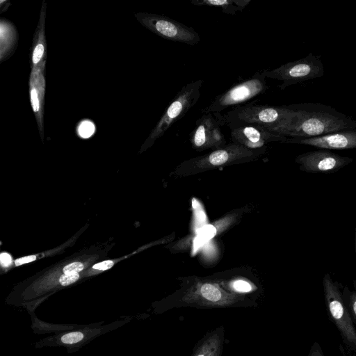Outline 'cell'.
Here are the masks:
<instances>
[{
    "instance_id": "19",
    "label": "cell",
    "mask_w": 356,
    "mask_h": 356,
    "mask_svg": "<svg viewBox=\"0 0 356 356\" xmlns=\"http://www.w3.org/2000/svg\"><path fill=\"white\" fill-rule=\"evenodd\" d=\"M220 342V339L218 334L212 335L204 341L195 356H217Z\"/></svg>"
},
{
    "instance_id": "1",
    "label": "cell",
    "mask_w": 356,
    "mask_h": 356,
    "mask_svg": "<svg viewBox=\"0 0 356 356\" xmlns=\"http://www.w3.org/2000/svg\"><path fill=\"white\" fill-rule=\"evenodd\" d=\"M296 112L291 123L278 134L307 138L356 129V121L330 106L319 103L289 105Z\"/></svg>"
},
{
    "instance_id": "20",
    "label": "cell",
    "mask_w": 356,
    "mask_h": 356,
    "mask_svg": "<svg viewBox=\"0 0 356 356\" xmlns=\"http://www.w3.org/2000/svg\"><path fill=\"white\" fill-rule=\"evenodd\" d=\"M342 297L353 322L356 325V288L353 291H350L347 287H345L342 293Z\"/></svg>"
},
{
    "instance_id": "16",
    "label": "cell",
    "mask_w": 356,
    "mask_h": 356,
    "mask_svg": "<svg viewBox=\"0 0 356 356\" xmlns=\"http://www.w3.org/2000/svg\"><path fill=\"white\" fill-rule=\"evenodd\" d=\"M18 33L12 22L0 20V63L11 57L17 47Z\"/></svg>"
},
{
    "instance_id": "8",
    "label": "cell",
    "mask_w": 356,
    "mask_h": 356,
    "mask_svg": "<svg viewBox=\"0 0 356 356\" xmlns=\"http://www.w3.org/2000/svg\"><path fill=\"white\" fill-rule=\"evenodd\" d=\"M134 16L143 26L168 40L193 46L200 38L192 27L175 21L167 16L147 13H138Z\"/></svg>"
},
{
    "instance_id": "22",
    "label": "cell",
    "mask_w": 356,
    "mask_h": 356,
    "mask_svg": "<svg viewBox=\"0 0 356 356\" xmlns=\"http://www.w3.org/2000/svg\"><path fill=\"white\" fill-rule=\"evenodd\" d=\"M83 269V265L81 262H73L65 266L63 270L64 274L72 275L76 274Z\"/></svg>"
},
{
    "instance_id": "4",
    "label": "cell",
    "mask_w": 356,
    "mask_h": 356,
    "mask_svg": "<svg viewBox=\"0 0 356 356\" xmlns=\"http://www.w3.org/2000/svg\"><path fill=\"white\" fill-rule=\"evenodd\" d=\"M203 82L202 79H199L188 83L181 88L151 131L145 144L152 145L196 104L200 97Z\"/></svg>"
},
{
    "instance_id": "6",
    "label": "cell",
    "mask_w": 356,
    "mask_h": 356,
    "mask_svg": "<svg viewBox=\"0 0 356 356\" xmlns=\"http://www.w3.org/2000/svg\"><path fill=\"white\" fill-rule=\"evenodd\" d=\"M268 89L266 77L261 72L241 81L216 96L211 103L202 109L203 113H220L229 107H236L264 94Z\"/></svg>"
},
{
    "instance_id": "3",
    "label": "cell",
    "mask_w": 356,
    "mask_h": 356,
    "mask_svg": "<svg viewBox=\"0 0 356 356\" xmlns=\"http://www.w3.org/2000/svg\"><path fill=\"white\" fill-rule=\"evenodd\" d=\"M323 287L330 319L339 332L344 344L356 351V327L345 305L338 283L326 273L323 279Z\"/></svg>"
},
{
    "instance_id": "27",
    "label": "cell",
    "mask_w": 356,
    "mask_h": 356,
    "mask_svg": "<svg viewBox=\"0 0 356 356\" xmlns=\"http://www.w3.org/2000/svg\"><path fill=\"white\" fill-rule=\"evenodd\" d=\"M0 261L2 266L7 267L11 264L12 258L9 254L3 252L0 255Z\"/></svg>"
},
{
    "instance_id": "14",
    "label": "cell",
    "mask_w": 356,
    "mask_h": 356,
    "mask_svg": "<svg viewBox=\"0 0 356 356\" xmlns=\"http://www.w3.org/2000/svg\"><path fill=\"white\" fill-rule=\"evenodd\" d=\"M46 60L32 69L29 78V94L32 110L35 117L40 135L44 136V106L46 88Z\"/></svg>"
},
{
    "instance_id": "11",
    "label": "cell",
    "mask_w": 356,
    "mask_h": 356,
    "mask_svg": "<svg viewBox=\"0 0 356 356\" xmlns=\"http://www.w3.org/2000/svg\"><path fill=\"white\" fill-rule=\"evenodd\" d=\"M353 161V158L342 156L324 149L307 152L296 158L300 169L309 173L335 172Z\"/></svg>"
},
{
    "instance_id": "26",
    "label": "cell",
    "mask_w": 356,
    "mask_h": 356,
    "mask_svg": "<svg viewBox=\"0 0 356 356\" xmlns=\"http://www.w3.org/2000/svg\"><path fill=\"white\" fill-rule=\"evenodd\" d=\"M308 356H325L321 348L317 343L314 344L309 353Z\"/></svg>"
},
{
    "instance_id": "7",
    "label": "cell",
    "mask_w": 356,
    "mask_h": 356,
    "mask_svg": "<svg viewBox=\"0 0 356 356\" xmlns=\"http://www.w3.org/2000/svg\"><path fill=\"white\" fill-rule=\"evenodd\" d=\"M261 72L266 78L282 81L279 88L284 90L291 85L323 76L324 67L320 57L310 53L299 60L288 62L271 70Z\"/></svg>"
},
{
    "instance_id": "2",
    "label": "cell",
    "mask_w": 356,
    "mask_h": 356,
    "mask_svg": "<svg viewBox=\"0 0 356 356\" xmlns=\"http://www.w3.org/2000/svg\"><path fill=\"white\" fill-rule=\"evenodd\" d=\"M295 115L296 112L289 105L270 106L250 102L234 107L222 117L230 129L259 126L278 134L291 123Z\"/></svg>"
},
{
    "instance_id": "10",
    "label": "cell",
    "mask_w": 356,
    "mask_h": 356,
    "mask_svg": "<svg viewBox=\"0 0 356 356\" xmlns=\"http://www.w3.org/2000/svg\"><path fill=\"white\" fill-rule=\"evenodd\" d=\"M265 150L264 147L259 149H249L238 144L232 143L223 147L214 149L209 154L191 159L186 162V165L199 169L222 166L254 159L264 154Z\"/></svg>"
},
{
    "instance_id": "18",
    "label": "cell",
    "mask_w": 356,
    "mask_h": 356,
    "mask_svg": "<svg viewBox=\"0 0 356 356\" xmlns=\"http://www.w3.org/2000/svg\"><path fill=\"white\" fill-rule=\"evenodd\" d=\"M191 3L194 6L220 8L224 13L229 15H235L240 11L236 0H193Z\"/></svg>"
},
{
    "instance_id": "25",
    "label": "cell",
    "mask_w": 356,
    "mask_h": 356,
    "mask_svg": "<svg viewBox=\"0 0 356 356\" xmlns=\"http://www.w3.org/2000/svg\"><path fill=\"white\" fill-rule=\"evenodd\" d=\"M113 264V261L107 260L94 265L92 268L97 270H105L111 268Z\"/></svg>"
},
{
    "instance_id": "28",
    "label": "cell",
    "mask_w": 356,
    "mask_h": 356,
    "mask_svg": "<svg viewBox=\"0 0 356 356\" xmlns=\"http://www.w3.org/2000/svg\"><path fill=\"white\" fill-rule=\"evenodd\" d=\"M35 258L36 257L35 255L26 256L15 260V263L16 266H19L26 263L33 261L35 259Z\"/></svg>"
},
{
    "instance_id": "21",
    "label": "cell",
    "mask_w": 356,
    "mask_h": 356,
    "mask_svg": "<svg viewBox=\"0 0 356 356\" xmlns=\"http://www.w3.org/2000/svg\"><path fill=\"white\" fill-rule=\"evenodd\" d=\"M95 131V124L90 120L82 121L77 127L78 134L83 138L90 137L94 134Z\"/></svg>"
},
{
    "instance_id": "17",
    "label": "cell",
    "mask_w": 356,
    "mask_h": 356,
    "mask_svg": "<svg viewBox=\"0 0 356 356\" xmlns=\"http://www.w3.org/2000/svg\"><path fill=\"white\" fill-rule=\"evenodd\" d=\"M199 292L205 300L215 304L224 305L229 300L218 286L210 283H204L201 285Z\"/></svg>"
},
{
    "instance_id": "24",
    "label": "cell",
    "mask_w": 356,
    "mask_h": 356,
    "mask_svg": "<svg viewBox=\"0 0 356 356\" xmlns=\"http://www.w3.org/2000/svg\"><path fill=\"white\" fill-rule=\"evenodd\" d=\"M233 288L240 292H248L252 289L250 284L243 280H238L233 283Z\"/></svg>"
},
{
    "instance_id": "9",
    "label": "cell",
    "mask_w": 356,
    "mask_h": 356,
    "mask_svg": "<svg viewBox=\"0 0 356 356\" xmlns=\"http://www.w3.org/2000/svg\"><path fill=\"white\" fill-rule=\"evenodd\" d=\"M225 122L220 113H203L196 120L195 127L190 134V142L194 149L202 151L217 149L225 146L226 140L222 131Z\"/></svg>"
},
{
    "instance_id": "29",
    "label": "cell",
    "mask_w": 356,
    "mask_h": 356,
    "mask_svg": "<svg viewBox=\"0 0 356 356\" xmlns=\"http://www.w3.org/2000/svg\"><path fill=\"white\" fill-rule=\"evenodd\" d=\"M355 252L356 254V227H355Z\"/></svg>"
},
{
    "instance_id": "15",
    "label": "cell",
    "mask_w": 356,
    "mask_h": 356,
    "mask_svg": "<svg viewBox=\"0 0 356 356\" xmlns=\"http://www.w3.org/2000/svg\"><path fill=\"white\" fill-rule=\"evenodd\" d=\"M47 3L44 0L42 3L40 17L33 38L31 53V69L36 68L47 59V40L45 35V20Z\"/></svg>"
},
{
    "instance_id": "23",
    "label": "cell",
    "mask_w": 356,
    "mask_h": 356,
    "mask_svg": "<svg viewBox=\"0 0 356 356\" xmlns=\"http://www.w3.org/2000/svg\"><path fill=\"white\" fill-rule=\"evenodd\" d=\"M79 278V273L76 274H72V275H67V274H63L60 277V283L63 286H66L70 284H72L76 282Z\"/></svg>"
},
{
    "instance_id": "13",
    "label": "cell",
    "mask_w": 356,
    "mask_h": 356,
    "mask_svg": "<svg viewBox=\"0 0 356 356\" xmlns=\"http://www.w3.org/2000/svg\"><path fill=\"white\" fill-rule=\"evenodd\" d=\"M286 143L306 145L324 149L356 148V129L341 131L326 135L307 138H287Z\"/></svg>"
},
{
    "instance_id": "5",
    "label": "cell",
    "mask_w": 356,
    "mask_h": 356,
    "mask_svg": "<svg viewBox=\"0 0 356 356\" xmlns=\"http://www.w3.org/2000/svg\"><path fill=\"white\" fill-rule=\"evenodd\" d=\"M127 321H120L102 325V323L83 324L72 330L51 334L34 343L35 348L65 347L68 353L78 350L95 338L113 330Z\"/></svg>"
},
{
    "instance_id": "12",
    "label": "cell",
    "mask_w": 356,
    "mask_h": 356,
    "mask_svg": "<svg viewBox=\"0 0 356 356\" xmlns=\"http://www.w3.org/2000/svg\"><path fill=\"white\" fill-rule=\"evenodd\" d=\"M231 130L232 141L249 149H259L270 142L285 143L286 136L259 126H244Z\"/></svg>"
}]
</instances>
